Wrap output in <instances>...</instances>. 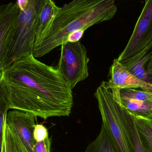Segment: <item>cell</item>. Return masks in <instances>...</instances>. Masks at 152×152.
I'll return each mask as SVG.
<instances>
[{"label": "cell", "mask_w": 152, "mask_h": 152, "mask_svg": "<svg viewBox=\"0 0 152 152\" xmlns=\"http://www.w3.org/2000/svg\"><path fill=\"white\" fill-rule=\"evenodd\" d=\"M0 94L10 109L44 120L69 116L73 104L72 89L57 68L40 62L33 54L0 72Z\"/></svg>", "instance_id": "obj_1"}, {"label": "cell", "mask_w": 152, "mask_h": 152, "mask_svg": "<svg viewBox=\"0 0 152 152\" xmlns=\"http://www.w3.org/2000/svg\"><path fill=\"white\" fill-rule=\"evenodd\" d=\"M117 8L113 0H75L59 7L46 35L34 45L33 55L40 58L67 42V37L77 30L109 21Z\"/></svg>", "instance_id": "obj_2"}, {"label": "cell", "mask_w": 152, "mask_h": 152, "mask_svg": "<svg viewBox=\"0 0 152 152\" xmlns=\"http://www.w3.org/2000/svg\"><path fill=\"white\" fill-rule=\"evenodd\" d=\"M43 1L44 0L17 1L20 8V16L15 34L2 71L19 58L33 54L39 16Z\"/></svg>", "instance_id": "obj_3"}, {"label": "cell", "mask_w": 152, "mask_h": 152, "mask_svg": "<svg viewBox=\"0 0 152 152\" xmlns=\"http://www.w3.org/2000/svg\"><path fill=\"white\" fill-rule=\"evenodd\" d=\"M95 96L97 100L102 124L109 132L119 152H135L121 107L104 81L97 88Z\"/></svg>", "instance_id": "obj_4"}, {"label": "cell", "mask_w": 152, "mask_h": 152, "mask_svg": "<svg viewBox=\"0 0 152 152\" xmlns=\"http://www.w3.org/2000/svg\"><path fill=\"white\" fill-rule=\"evenodd\" d=\"M89 60L87 49L80 42H66L61 45L60 57L56 68L72 90L78 83L88 76Z\"/></svg>", "instance_id": "obj_5"}, {"label": "cell", "mask_w": 152, "mask_h": 152, "mask_svg": "<svg viewBox=\"0 0 152 152\" xmlns=\"http://www.w3.org/2000/svg\"><path fill=\"white\" fill-rule=\"evenodd\" d=\"M152 45V0H146L124 50L117 58L121 64L133 58Z\"/></svg>", "instance_id": "obj_6"}, {"label": "cell", "mask_w": 152, "mask_h": 152, "mask_svg": "<svg viewBox=\"0 0 152 152\" xmlns=\"http://www.w3.org/2000/svg\"><path fill=\"white\" fill-rule=\"evenodd\" d=\"M20 15L17 1L0 6V71L5 67Z\"/></svg>", "instance_id": "obj_7"}, {"label": "cell", "mask_w": 152, "mask_h": 152, "mask_svg": "<svg viewBox=\"0 0 152 152\" xmlns=\"http://www.w3.org/2000/svg\"><path fill=\"white\" fill-rule=\"evenodd\" d=\"M109 89L115 99L132 114L152 120V93L132 88Z\"/></svg>", "instance_id": "obj_8"}, {"label": "cell", "mask_w": 152, "mask_h": 152, "mask_svg": "<svg viewBox=\"0 0 152 152\" xmlns=\"http://www.w3.org/2000/svg\"><path fill=\"white\" fill-rule=\"evenodd\" d=\"M35 117L31 113L18 110L10 111L6 115L8 125L18 136L28 152H34L36 142L34 137Z\"/></svg>", "instance_id": "obj_9"}, {"label": "cell", "mask_w": 152, "mask_h": 152, "mask_svg": "<svg viewBox=\"0 0 152 152\" xmlns=\"http://www.w3.org/2000/svg\"><path fill=\"white\" fill-rule=\"evenodd\" d=\"M109 75L110 79L108 81H104L109 88H140L143 91L152 93V84L138 79L120 63L117 58L114 59L110 68Z\"/></svg>", "instance_id": "obj_10"}, {"label": "cell", "mask_w": 152, "mask_h": 152, "mask_svg": "<svg viewBox=\"0 0 152 152\" xmlns=\"http://www.w3.org/2000/svg\"><path fill=\"white\" fill-rule=\"evenodd\" d=\"M152 56V45H151L137 56L121 64L138 79L151 84L146 69Z\"/></svg>", "instance_id": "obj_11"}, {"label": "cell", "mask_w": 152, "mask_h": 152, "mask_svg": "<svg viewBox=\"0 0 152 152\" xmlns=\"http://www.w3.org/2000/svg\"><path fill=\"white\" fill-rule=\"evenodd\" d=\"M59 9L53 1L44 0L39 16L35 44L39 42L46 35Z\"/></svg>", "instance_id": "obj_12"}, {"label": "cell", "mask_w": 152, "mask_h": 152, "mask_svg": "<svg viewBox=\"0 0 152 152\" xmlns=\"http://www.w3.org/2000/svg\"><path fill=\"white\" fill-rule=\"evenodd\" d=\"M84 152H119L109 132L103 124L98 136L91 142Z\"/></svg>", "instance_id": "obj_13"}, {"label": "cell", "mask_w": 152, "mask_h": 152, "mask_svg": "<svg viewBox=\"0 0 152 152\" xmlns=\"http://www.w3.org/2000/svg\"><path fill=\"white\" fill-rule=\"evenodd\" d=\"M132 115L144 148L147 152H152V121L132 114Z\"/></svg>", "instance_id": "obj_14"}, {"label": "cell", "mask_w": 152, "mask_h": 152, "mask_svg": "<svg viewBox=\"0 0 152 152\" xmlns=\"http://www.w3.org/2000/svg\"><path fill=\"white\" fill-rule=\"evenodd\" d=\"M122 107L124 121L129 132L135 152H147L140 141L133 117L130 112L124 107Z\"/></svg>", "instance_id": "obj_15"}, {"label": "cell", "mask_w": 152, "mask_h": 152, "mask_svg": "<svg viewBox=\"0 0 152 152\" xmlns=\"http://www.w3.org/2000/svg\"><path fill=\"white\" fill-rule=\"evenodd\" d=\"M49 137L48 129L42 124H36L34 132V137L36 142L45 140Z\"/></svg>", "instance_id": "obj_16"}, {"label": "cell", "mask_w": 152, "mask_h": 152, "mask_svg": "<svg viewBox=\"0 0 152 152\" xmlns=\"http://www.w3.org/2000/svg\"><path fill=\"white\" fill-rule=\"evenodd\" d=\"M51 139L49 137L45 140L36 142L34 145V152H50Z\"/></svg>", "instance_id": "obj_17"}, {"label": "cell", "mask_w": 152, "mask_h": 152, "mask_svg": "<svg viewBox=\"0 0 152 152\" xmlns=\"http://www.w3.org/2000/svg\"><path fill=\"white\" fill-rule=\"evenodd\" d=\"M85 30H79L71 33L67 37V42H80L83 36Z\"/></svg>", "instance_id": "obj_18"}, {"label": "cell", "mask_w": 152, "mask_h": 152, "mask_svg": "<svg viewBox=\"0 0 152 152\" xmlns=\"http://www.w3.org/2000/svg\"><path fill=\"white\" fill-rule=\"evenodd\" d=\"M146 71L148 75L149 76V79H150L151 84H152V56L148 64Z\"/></svg>", "instance_id": "obj_19"}, {"label": "cell", "mask_w": 152, "mask_h": 152, "mask_svg": "<svg viewBox=\"0 0 152 152\" xmlns=\"http://www.w3.org/2000/svg\"><path fill=\"white\" fill-rule=\"evenodd\" d=\"M1 152H6V144H5V140L4 137H2V142L1 145Z\"/></svg>", "instance_id": "obj_20"}, {"label": "cell", "mask_w": 152, "mask_h": 152, "mask_svg": "<svg viewBox=\"0 0 152 152\" xmlns=\"http://www.w3.org/2000/svg\"><path fill=\"white\" fill-rule=\"evenodd\" d=\"M151 121H152V120H151Z\"/></svg>", "instance_id": "obj_21"}]
</instances>
